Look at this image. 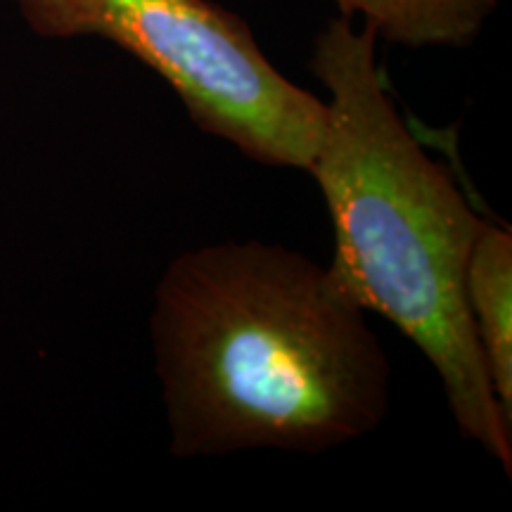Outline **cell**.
Here are the masks:
<instances>
[{"label": "cell", "mask_w": 512, "mask_h": 512, "mask_svg": "<svg viewBox=\"0 0 512 512\" xmlns=\"http://www.w3.org/2000/svg\"><path fill=\"white\" fill-rule=\"evenodd\" d=\"M176 458L323 453L373 434L392 366L330 266L285 245L226 240L174 256L150 316Z\"/></svg>", "instance_id": "1"}, {"label": "cell", "mask_w": 512, "mask_h": 512, "mask_svg": "<svg viewBox=\"0 0 512 512\" xmlns=\"http://www.w3.org/2000/svg\"><path fill=\"white\" fill-rule=\"evenodd\" d=\"M328 88L309 174L332 226L330 271L430 361L460 437L512 475V418L498 403L465 299V271L484 219L401 117L377 64L373 29L347 17L313 43Z\"/></svg>", "instance_id": "2"}, {"label": "cell", "mask_w": 512, "mask_h": 512, "mask_svg": "<svg viewBox=\"0 0 512 512\" xmlns=\"http://www.w3.org/2000/svg\"><path fill=\"white\" fill-rule=\"evenodd\" d=\"M41 38H105L150 67L192 124L249 162L309 174L325 100L268 60L249 24L211 0H15Z\"/></svg>", "instance_id": "3"}, {"label": "cell", "mask_w": 512, "mask_h": 512, "mask_svg": "<svg viewBox=\"0 0 512 512\" xmlns=\"http://www.w3.org/2000/svg\"><path fill=\"white\" fill-rule=\"evenodd\" d=\"M465 299L486 375L512 418V233L486 221L467 259Z\"/></svg>", "instance_id": "4"}, {"label": "cell", "mask_w": 512, "mask_h": 512, "mask_svg": "<svg viewBox=\"0 0 512 512\" xmlns=\"http://www.w3.org/2000/svg\"><path fill=\"white\" fill-rule=\"evenodd\" d=\"M339 17H363L377 41L403 48H467L503 0H330Z\"/></svg>", "instance_id": "5"}]
</instances>
